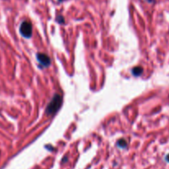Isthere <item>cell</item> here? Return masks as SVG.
Returning <instances> with one entry per match:
<instances>
[{
  "label": "cell",
  "mask_w": 169,
  "mask_h": 169,
  "mask_svg": "<svg viewBox=\"0 0 169 169\" xmlns=\"http://www.w3.org/2000/svg\"><path fill=\"white\" fill-rule=\"evenodd\" d=\"M66 160H67V158H66V157H64V158L62 159V162H66Z\"/></svg>",
  "instance_id": "cell-8"
},
{
  "label": "cell",
  "mask_w": 169,
  "mask_h": 169,
  "mask_svg": "<svg viewBox=\"0 0 169 169\" xmlns=\"http://www.w3.org/2000/svg\"><path fill=\"white\" fill-rule=\"evenodd\" d=\"M147 1H148L149 3H152V2H153V0H147Z\"/></svg>",
  "instance_id": "cell-9"
},
{
  "label": "cell",
  "mask_w": 169,
  "mask_h": 169,
  "mask_svg": "<svg viewBox=\"0 0 169 169\" xmlns=\"http://www.w3.org/2000/svg\"><path fill=\"white\" fill-rule=\"evenodd\" d=\"M62 104V99L60 95H55L52 98V101L49 103V105L46 107V113L47 115H54L60 109Z\"/></svg>",
  "instance_id": "cell-1"
},
{
  "label": "cell",
  "mask_w": 169,
  "mask_h": 169,
  "mask_svg": "<svg viewBox=\"0 0 169 169\" xmlns=\"http://www.w3.org/2000/svg\"><path fill=\"white\" fill-rule=\"evenodd\" d=\"M143 70L141 66H136L132 70V73L134 76H139L143 73Z\"/></svg>",
  "instance_id": "cell-4"
},
{
  "label": "cell",
  "mask_w": 169,
  "mask_h": 169,
  "mask_svg": "<svg viewBox=\"0 0 169 169\" xmlns=\"http://www.w3.org/2000/svg\"><path fill=\"white\" fill-rule=\"evenodd\" d=\"M57 22H59L60 23H64V19L62 16H59L57 17Z\"/></svg>",
  "instance_id": "cell-6"
},
{
  "label": "cell",
  "mask_w": 169,
  "mask_h": 169,
  "mask_svg": "<svg viewBox=\"0 0 169 169\" xmlns=\"http://www.w3.org/2000/svg\"><path fill=\"white\" fill-rule=\"evenodd\" d=\"M166 160H167V162H168V163H169V154L167 155V157H166Z\"/></svg>",
  "instance_id": "cell-7"
},
{
  "label": "cell",
  "mask_w": 169,
  "mask_h": 169,
  "mask_svg": "<svg viewBox=\"0 0 169 169\" xmlns=\"http://www.w3.org/2000/svg\"><path fill=\"white\" fill-rule=\"evenodd\" d=\"M127 144H128V143H127L126 140H124L123 138H121V139H119V140L117 142L118 147H119V148H121V149H124V148H126Z\"/></svg>",
  "instance_id": "cell-5"
},
{
  "label": "cell",
  "mask_w": 169,
  "mask_h": 169,
  "mask_svg": "<svg viewBox=\"0 0 169 169\" xmlns=\"http://www.w3.org/2000/svg\"><path fill=\"white\" fill-rule=\"evenodd\" d=\"M37 61L40 62V64L44 67H47V66H50L51 64V60L50 58L46 54H44V53H37Z\"/></svg>",
  "instance_id": "cell-3"
},
{
  "label": "cell",
  "mask_w": 169,
  "mask_h": 169,
  "mask_svg": "<svg viewBox=\"0 0 169 169\" xmlns=\"http://www.w3.org/2000/svg\"><path fill=\"white\" fill-rule=\"evenodd\" d=\"M59 1H60V2H61V1H63V0H59Z\"/></svg>",
  "instance_id": "cell-10"
},
{
  "label": "cell",
  "mask_w": 169,
  "mask_h": 169,
  "mask_svg": "<svg viewBox=\"0 0 169 169\" xmlns=\"http://www.w3.org/2000/svg\"><path fill=\"white\" fill-rule=\"evenodd\" d=\"M20 33L26 38H30L32 35V26L28 21H24L20 26Z\"/></svg>",
  "instance_id": "cell-2"
}]
</instances>
